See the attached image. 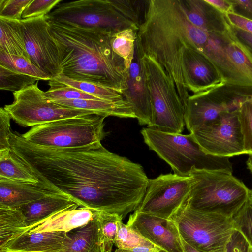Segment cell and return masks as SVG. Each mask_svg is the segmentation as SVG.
<instances>
[{"instance_id":"1","label":"cell","mask_w":252,"mask_h":252,"mask_svg":"<svg viewBox=\"0 0 252 252\" xmlns=\"http://www.w3.org/2000/svg\"><path fill=\"white\" fill-rule=\"evenodd\" d=\"M11 149L40 181L81 207L114 214L123 220L139 208L149 179L143 167L101 144L52 149L30 143L11 132Z\"/></svg>"},{"instance_id":"2","label":"cell","mask_w":252,"mask_h":252,"mask_svg":"<svg viewBox=\"0 0 252 252\" xmlns=\"http://www.w3.org/2000/svg\"><path fill=\"white\" fill-rule=\"evenodd\" d=\"M208 32L189 19L182 0H148L136 42L142 56L153 59L174 82L185 108L189 94L182 69L186 48L202 52Z\"/></svg>"},{"instance_id":"3","label":"cell","mask_w":252,"mask_h":252,"mask_svg":"<svg viewBox=\"0 0 252 252\" xmlns=\"http://www.w3.org/2000/svg\"><path fill=\"white\" fill-rule=\"evenodd\" d=\"M48 19L58 48L61 73L122 94L126 89L128 69L124 59L113 50L111 40L116 32Z\"/></svg>"},{"instance_id":"4","label":"cell","mask_w":252,"mask_h":252,"mask_svg":"<svg viewBox=\"0 0 252 252\" xmlns=\"http://www.w3.org/2000/svg\"><path fill=\"white\" fill-rule=\"evenodd\" d=\"M188 203L192 208L231 218L248 200L250 189L226 169L193 168Z\"/></svg>"},{"instance_id":"5","label":"cell","mask_w":252,"mask_h":252,"mask_svg":"<svg viewBox=\"0 0 252 252\" xmlns=\"http://www.w3.org/2000/svg\"><path fill=\"white\" fill-rule=\"evenodd\" d=\"M145 143L171 167L174 173L189 176L193 168L233 172L229 158L205 153L192 134L164 132L149 127L141 130Z\"/></svg>"},{"instance_id":"6","label":"cell","mask_w":252,"mask_h":252,"mask_svg":"<svg viewBox=\"0 0 252 252\" xmlns=\"http://www.w3.org/2000/svg\"><path fill=\"white\" fill-rule=\"evenodd\" d=\"M106 117L91 115L59 120L32 127L22 136L44 148L77 149L101 144Z\"/></svg>"},{"instance_id":"7","label":"cell","mask_w":252,"mask_h":252,"mask_svg":"<svg viewBox=\"0 0 252 252\" xmlns=\"http://www.w3.org/2000/svg\"><path fill=\"white\" fill-rule=\"evenodd\" d=\"M188 198L169 219L180 236L201 252H224L235 230L232 219L195 209Z\"/></svg>"},{"instance_id":"8","label":"cell","mask_w":252,"mask_h":252,"mask_svg":"<svg viewBox=\"0 0 252 252\" xmlns=\"http://www.w3.org/2000/svg\"><path fill=\"white\" fill-rule=\"evenodd\" d=\"M151 93L152 120L148 127L171 133L184 130L185 108L173 80L153 59L142 56Z\"/></svg>"},{"instance_id":"9","label":"cell","mask_w":252,"mask_h":252,"mask_svg":"<svg viewBox=\"0 0 252 252\" xmlns=\"http://www.w3.org/2000/svg\"><path fill=\"white\" fill-rule=\"evenodd\" d=\"M252 95V87L225 84L189 95L185 108V123L192 133L223 113L237 111Z\"/></svg>"},{"instance_id":"10","label":"cell","mask_w":252,"mask_h":252,"mask_svg":"<svg viewBox=\"0 0 252 252\" xmlns=\"http://www.w3.org/2000/svg\"><path fill=\"white\" fill-rule=\"evenodd\" d=\"M13 94V102L3 108L11 119L23 126L33 127L61 119L96 115L91 111L56 103L45 96L37 83Z\"/></svg>"},{"instance_id":"11","label":"cell","mask_w":252,"mask_h":252,"mask_svg":"<svg viewBox=\"0 0 252 252\" xmlns=\"http://www.w3.org/2000/svg\"><path fill=\"white\" fill-rule=\"evenodd\" d=\"M48 18L87 27L107 29L118 32L139 27L120 13L110 0H81L61 2L47 15Z\"/></svg>"},{"instance_id":"12","label":"cell","mask_w":252,"mask_h":252,"mask_svg":"<svg viewBox=\"0 0 252 252\" xmlns=\"http://www.w3.org/2000/svg\"><path fill=\"white\" fill-rule=\"evenodd\" d=\"M193 179L174 173L161 174L149 179L140 212L169 220L189 197Z\"/></svg>"},{"instance_id":"13","label":"cell","mask_w":252,"mask_h":252,"mask_svg":"<svg viewBox=\"0 0 252 252\" xmlns=\"http://www.w3.org/2000/svg\"><path fill=\"white\" fill-rule=\"evenodd\" d=\"M190 133L207 154L230 158L246 154L237 111L223 113Z\"/></svg>"},{"instance_id":"14","label":"cell","mask_w":252,"mask_h":252,"mask_svg":"<svg viewBox=\"0 0 252 252\" xmlns=\"http://www.w3.org/2000/svg\"><path fill=\"white\" fill-rule=\"evenodd\" d=\"M26 51L31 62L54 79L62 73L58 48L47 15L22 19Z\"/></svg>"},{"instance_id":"15","label":"cell","mask_w":252,"mask_h":252,"mask_svg":"<svg viewBox=\"0 0 252 252\" xmlns=\"http://www.w3.org/2000/svg\"><path fill=\"white\" fill-rule=\"evenodd\" d=\"M122 95L131 105L138 123L148 126L153 115L151 95L142 55L136 41L133 58L128 70L126 89Z\"/></svg>"},{"instance_id":"16","label":"cell","mask_w":252,"mask_h":252,"mask_svg":"<svg viewBox=\"0 0 252 252\" xmlns=\"http://www.w3.org/2000/svg\"><path fill=\"white\" fill-rule=\"evenodd\" d=\"M165 252H184L179 233L173 221L135 210L126 223Z\"/></svg>"},{"instance_id":"17","label":"cell","mask_w":252,"mask_h":252,"mask_svg":"<svg viewBox=\"0 0 252 252\" xmlns=\"http://www.w3.org/2000/svg\"><path fill=\"white\" fill-rule=\"evenodd\" d=\"M182 69L185 86L193 94L226 84L212 62L195 49L188 48L184 50Z\"/></svg>"},{"instance_id":"18","label":"cell","mask_w":252,"mask_h":252,"mask_svg":"<svg viewBox=\"0 0 252 252\" xmlns=\"http://www.w3.org/2000/svg\"><path fill=\"white\" fill-rule=\"evenodd\" d=\"M58 193H63L42 182L32 184L0 179V205L17 208L44 197Z\"/></svg>"},{"instance_id":"19","label":"cell","mask_w":252,"mask_h":252,"mask_svg":"<svg viewBox=\"0 0 252 252\" xmlns=\"http://www.w3.org/2000/svg\"><path fill=\"white\" fill-rule=\"evenodd\" d=\"M228 36V30L224 33L209 32L208 40L201 53L215 65L226 84L250 87L229 57L226 49Z\"/></svg>"},{"instance_id":"20","label":"cell","mask_w":252,"mask_h":252,"mask_svg":"<svg viewBox=\"0 0 252 252\" xmlns=\"http://www.w3.org/2000/svg\"><path fill=\"white\" fill-rule=\"evenodd\" d=\"M98 211L77 204L27 228L24 233L45 232H68L92 220Z\"/></svg>"},{"instance_id":"21","label":"cell","mask_w":252,"mask_h":252,"mask_svg":"<svg viewBox=\"0 0 252 252\" xmlns=\"http://www.w3.org/2000/svg\"><path fill=\"white\" fill-rule=\"evenodd\" d=\"M66 238L64 232L23 233L0 246V252H58Z\"/></svg>"},{"instance_id":"22","label":"cell","mask_w":252,"mask_h":252,"mask_svg":"<svg viewBox=\"0 0 252 252\" xmlns=\"http://www.w3.org/2000/svg\"><path fill=\"white\" fill-rule=\"evenodd\" d=\"M77 204L66 195L58 193L44 197L17 209L24 215L27 228Z\"/></svg>"},{"instance_id":"23","label":"cell","mask_w":252,"mask_h":252,"mask_svg":"<svg viewBox=\"0 0 252 252\" xmlns=\"http://www.w3.org/2000/svg\"><path fill=\"white\" fill-rule=\"evenodd\" d=\"M189 20L195 26L210 33L228 31V22L222 14L205 0H182Z\"/></svg>"},{"instance_id":"24","label":"cell","mask_w":252,"mask_h":252,"mask_svg":"<svg viewBox=\"0 0 252 252\" xmlns=\"http://www.w3.org/2000/svg\"><path fill=\"white\" fill-rule=\"evenodd\" d=\"M59 105L75 109L91 111L96 115L124 118H135L131 105L126 99L118 101L92 99L51 100Z\"/></svg>"},{"instance_id":"25","label":"cell","mask_w":252,"mask_h":252,"mask_svg":"<svg viewBox=\"0 0 252 252\" xmlns=\"http://www.w3.org/2000/svg\"><path fill=\"white\" fill-rule=\"evenodd\" d=\"M58 252H103L99 241L97 214L88 223L67 232V238Z\"/></svg>"},{"instance_id":"26","label":"cell","mask_w":252,"mask_h":252,"mask_svg":"<svg viewBox=\"0 0 252 252\" xmlns=\"http://www.w3.org/2000/svg\"><path fill=\"white\" fill-rule=\"evenodd\" d=\"M0 179L32 184L41 182L35 171L11 149L0 152Z\"/></svg>"},{"instance_id":"27","label":"cell","mask_w":252,"mask_h":252,"mask_svg":"<svg viewBox=\"0 0 252 252\" xmlns=\"http://www.w3.org/2000/svg\"><path fill=\"white\" fill-rule=\"evenodd\" d=\"M0 51L30 60L25 48L21 20L0 18Z\"/></svg>"},{"instance_id":"28","label":"cell","mask_w":252,"mask_h":252,"mask_svg":"<svg viewBox=\"0 0 252 252\" xmlns=\"http://www.w3.org/2000/svg\"><path fill=\"white\" fill-rule=\"evenodd\" d=\"M27 227L19 209L0 205V246L23 234Z\"/></svg>"},{"instance_id":"29","label":"cell","mask_w":252,"mask_h":252,"mask_svg":"<svg viewBox=\"0 0 252 252\" xmlns=\"http://www.w3.org/2000/svg\"><path fill=\"white\" fill-rule=\"evenodd\" d=\"M54 79L102 100L118 101L124 99L122 93L119 91L89 82L74 80L62 73Z\"/></svg>"},{"instance_id":"30","label":"cell","mask_w":252,"mask_h":252,"mask_svg":"<svg viewBox=\"0 0 252 252\" xmlns=\"http://www.w3.org/2000/svg\"><path fill=\"white\" fill-rule=\"evenodd\" d=\"M123 220L116 214L103 211L97 213L100 244L103 252H112L118 228V222Z\"/></svg>"},{"instance_id":"31","label":"cell","mask_w":252,"mask_h":252,"mask_svg":"<svg viewBox=\"0 0 252 252\" xmlns=\"http://www.w3.org/2000/svg\"><path fill=\"white\" fill-rule=\"evenodd\" d=\"M226 49L234 66L249 86L252 87V58L246 50L231 36L229 33Z\"/></svg>"},{"instance_id":"32","label":"cell","mask_w":252,"mask_h":252,"mask_svg":"<svg viewBox=\"0 0 252 252\" xmlns=\"http://www.w3.org/2000/svg\"><path fill=\"white\" fill-rule=\"evenodd\" d=\"M138 31L127 29L115 33L111 40L114 51L126 63L128 69L133 58Z\"/></svg>"},{"instance_id":"33","label":"cell","mask_w":252,"mask_h":252,"mask_svg":"<svg viewBox=\"0 0 252 252\" xmlns=\"http://www.w3.org/2000/svg\"><path fill=\"white\" fill-rule=\"evenodd\" d=\"M0 65L14 71L38 78L40 80H51L30 60L23 56L11 55L0 51Z\"/></svg>"},{"instance_id":"34","label":"cell","mask_w":252,"mask_h":252,"mask_svg":"<svg viewBox=\"0 0 252 252\" xmlns=\"http://www.w3.org/2000/svg\"><path fill=\"white\" fill-rule=\"evenodd\" d=\"M40 80L39 78L19 73L0 65V89L14 92L19 91Z\"/></svg>"},{"instance_id":"35","label":"cell","mask_w":252,"mask_h":252,"mask_svg":"<svg viewBox=\"0 0 252 252\" xmlns=\"http://www.w3.org/2000/svg\"><path fill=\"white\" fill-rule=\"evenodd\" d=\"M48 85L50 88L44 92V94L45 96L50 100L81 99L102 100L54 79L49 80Z\"/></svg>"},{"instance_id":"36","label":"cell","mask_w":252,"mask_h":252,"mask_svg":"<svg viewBox=\"0 0 252 252\" xmlns=\"http://www.w3.org/2000/svg\"><path fill=\"white\" fill-rule=\"evenodd\" d=\"M110 1L120 13L139 27L144 19L148 0Z\"/></svg>"},{"instance_id":"37","label":"cell","mask_w":252,"mask_h":252,"mask_svg":"<svg viewBox=\"0 0 252 252\" xmlns=\"http://www.w3.org/2000/svg\"><path fill=\"white\" fill-rule=\"evenodd\" d=\"M246 154H252V95L247 98L237 110Z\"/></svg>"},{"instance_id":"38","label":"cell","mask_w":252,"mask_h":252,"mask_svg":"<svg viewBox=\"0 0 252 252\" xmlns=\"http://www.w3.org/2000/svg\"><path fill=\"white\" fill-rule=\"evenodd\" d=\"M123 220L118 222V228L115 240V245L120 251L132 249L150 242L136 230L124 224Z\"/></svg>"},{"instance_id":"39","label":"cell","mask_w":252,"mask_h":252,"mask_svg":"<svg viewBox=\"0 0 252 252\" xmlns=\"http://www.w3.org/2000/svg\"><path fill=\"white\" fill-rule=\"evenodd\" d=\"M231 219L234 229L243 236L252 248V204L248 200Z\"/></svg>"},{"instance_id":"40","label":"cell","mask_w":252,"mask_h":252,"mask_svg":"<svg viewBox=\"0 0 252 252\" xmlns=\"http://www.w3.org/2000/svg\"><path fill=\"white\" fill-rule=\"evenodd\" d=\"M62 1V0H32L24 10L22 19H29L47 15Z\"/></svg>"},{"instance_id":"41","label":"cell","mask_w":252,"mask_h":252,"mask_svg":"<svg viewBox=\"0 0 252 252\" xmlns=\"http://www.w3.org/2000/svg\"><path fill=\"white\" fill-rule=\"evenodd\" d=\"M32 0H0V18L20 20Z\"/></svg>"},{"instance_id":"42","label":"cell","mask_w":252,"mask_h":252,"mask_svg":"<svg viewBox=\"0 0 252 252\" xmlns=\"http://www.w3.org/2000/svg\"><path fill=\"white\" fill-rule=\"evenodd\" d=\"M9 113L3 107L0 109V152L11 149L9 141L10 119Z\"/></svg>"},{"instance_id":"43","label":"cell","mask_w":252,"mask_h":252,"mask_svg":"<svg viewBox=\"0 0 252 252\" xmlns=\"http://www.w3.org/2000/svg\"><path fill=\"white\" fill-rule=\"evenodd\" d=\"M228 31L231 36L246 50L252 58V34L234 26L229 22Z\"/></svg>"},{"instance_id":"44","label":"cell","mask_w":252,"mask_h":252,"mask_svg":"<svg viewBox=\"0 0 252 252\" xmlns=\"http://www.w3.org/2000/svg\"><path fill=\"white\" fill-rule=\"evenodd\" d=\"M224 252H251V247L243 236L235 230Z\"/></svg>"},{"instance_id":"45","label":"cell","mask_w":252,"mask_h":252,"mask_svg":"<svg viewBox=\"0 0 252 252\" xmlns=\"http://www.w3.org/2000/svg\"><path fill=\"white\" fill-rule=\"evenodd\" d=\"M232 13L252 21V0H230Z\"/></svg>"},{"instance_id":"46","label":"cell","mask_w":252,"mask_h":252,"mask_svg":"<svg viewBox=\"0 0 252 252\" xmlns=\"http://www.w3.org/2000/svg\"><path fill=\"white\" fill-rule=\"evenodd\" d=\"M225 16L230 24L252 34V21L233 13L227 14Z\"/></svg>"},{"instance_id":"47","label":"cell","mask_w":252,"mask_h":252,"mask_svg":"<svg viewBox=\"0 0 252 252\" xmlns=\"http://www.w3.org/2000/svg\"><path fill=\"white\" fill-rule=\"evenodd\" d=\"M224 15L232 13V5L230 0H205Z\"/></svg>"},{"instance_id":"48","label":"cell","mask_w":252,"mask_h":252,"mask_svg":"<svg viewBox=\"0 0 252 252\" xmlns=\"http://www.w3.org/2000/svg\"><path fill=\"white\" fill-rule=\"evenodd\" d=\"M114 252H165L164 250L155 245L151 242L137 247H134L132 249L120 251L118 249H116Z\"/></svg>"},{"instance_id":"49","label":"cell","mask_w":252,"mask_h":252,"mask_svg":"<svg viewBox=\"0 0 252 252\" xmlns=\"http://www.w3.org/2000/svg\"><path fill=\"white\" fill-rule=\"evenodd\" d=\"M179 236L184 252H201L187 243L180 234Z\"/></svg>"},{"instance_id":"50","label":"cell","mask_w":252,"mask_h":252,"mask_svg":"<svg viewBox=\"0 0 252 252\" xmlns=\"http://www.w3.org/2000/svg\"><path fill=\"white\" fill-rule=\"evenodd\" d=\"M248 169L252 174V154L249 155V157L246 162Z\"/></svg>"},{"instance_id":"51","label":"cell","mask_w":252,"mask_h":252,"mask_svg":"<svg viewBox=\"0 0 252 252\" xmlns=\"http://www.w3.org/2000/svg\"><path fill=\"white\" fill-rule=\"evenodd\" d=\"M248 201L252 204V189H250L248 195Z\"/></svg>"},{"instance_id":"52","label":"cell","mask_w":252,"mask_h":252,"mask_svg":"<svg viewBox=\"0 0 252 252\" xmlns=\"http://www.w3.org/2000/svg\"><path fill=\"white\" fill-rule=\"evenodd\" d=\"M251 252H252V248L251 247Z\"/></svg>"}]
</instances>
